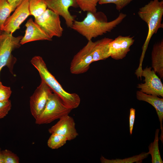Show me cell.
Here are the masks:
<instances>
[{
  "label": "cell",
  "mask_w": 163,
  "mask_h": 163,
  "mask_svg": "<svg viewBox=\"0 0 163 163\" xmlns=\"http://www.w3.org/2000/svg\"><path fill=\"white\" fill-rule=\"evenodd\" d=\"M96 13L88 12L86 16L82 21L74 20L71 28L85 37L88 41L111 31L120 24L126 16L120 13L114 20L108 22L100 19Z\"/></svg>",
  "instance_id": "6da1fadb"
},
{
  "label": "cell",
  "mask_w": 163,
  "mask_h": 163,
  "mask_svg": "<svg viewBox=\"0 0 163 163\" xmlns=\"http://www.w3.org/2000/svg\"><path fill=\"white\" fill-rule=\"evenodd\" d=\"M138 14L145 21L148 27V31L145 40L142 46V52L139 66L137 70L141 71L142 65L145 53L152 37L158 30L163 27L161 21L163 15V1L152 0L139 8Z\"/></svg>",
  "instance_id": "7a4b0ae2"
},
{
  "label": "cell",
  "mask_w": 163,
  "mask_h": 163,
  "mask_svg": "<svg viewBox=\"0 0 163 163\" xmlns=\"http://www.w3.org/2000/svg\"><path fill=\"white\" fill-rule=\"evenodd\" d=\"M32 65L38 71L41 79L53 93L57 95L65 105L72 109L78 107L81 99L77 94L70 93L65 91L55 77L48 70L42 57L35 56L30 60Z\"/></svg>",
  "instance_id": "3957f363"
},
{
  "label": "cell",
  "mask_w": 163,
  "mask_h": 163,
  "mask_svg": "<svg viewBox=\"0 0 163 163\" xmlns=\"http://www.w3.org/2000/svg\"><path fill=\"white\" fill-rule=\"evenodd\" d=\"M72 110L65 105L57 95L52 92L43 110L35 119V123L38 125L50 123L55 120L69 115Z\"/></svg>",
  "instance_id": "277c9868"
},
{
  "label": "cell",
  "mask_w": 163,
  "mask_h": 163,
  "mask_svg": "<svg viewBox=\"0 0 163 163\" xmlns=\"http://www.w3.org/2000/svg\"><path fill=\"white\" fill-rule=\"evenodd\" d=\"M22 37V36L14 37L5 31L0 35V74L2 68L6 66L13 74V66L17 59L12 52L21 46L20 42Z\"/></svg>",
  "instance_id": "5b68a950"
},
{
  "label": "cell",
  "mask_w": 163,
  "mask_h": 163,
  "mask_svg": "<svg viewBox=\"0 0 163 163\" xmlns=\"http://www.w3.org/2000/svg\"><path fill=\"white\" fill-rule=\"evenodd\" d=\"M34 21L51 39L54 37L62 36L63 30L59 16L51 10L47 9L41 15L35 18Z\"/></svg>",
  "instance_id": "8992f818"
},
{
  "label": "cell",
  "mask_w": 163,
  "mask_h": 163,
  "mask_svg": "<svg viewBox=\"0 0 163 163\" xmlns=\"http://www.w3.org/2000/svg\"><path fill=\"white\" fill-rule=\"evenodd\" d=\"M95 42L88 41L87 44L72 59L71 62L70 72L74 74H79L87 72L92 63Z\"/></svg>",
  "instance_id": "52a82bcc"
},
{
  "label": "cell",
  "mask_w": 163,
  "mask_h": 163,
  "mask_svg": "<svg viewBox=\"0 0 163 163\" xmlns=\"http://www.w3.org/2000/svg\"><path fill=\"white\" fill-rule=\"evenodd\" d=\"M152 67H146L142 70L141 76L144 77L145 83L139 84L137 88L145 94L163 97V85L160 78Z\"/></svg>",
  "instance_id": "ba28073f"
},
{
  "label": "cell",
  "mask_w": 163,
  "mask_h": 163,
  "mask_svg": "<svg viewBox=\"0 0 163 163\" xmlns=\"http://www.w3.org/2000/svg\"><path fill=\"white\" fill-rule=\"evenodd\" d=\"M53 92L43 81L30 97V107L32 115L36 119L43 110L48 98Z\"/></svg>",
  "instance_id": "9c48e42d"
},
{
  "label": "cell",
  "mask_w": 163,
  "mask_h": 163,
  "mask_svg": "<svg viewBox=\"0 0 163 163\" xmlns=\"http://www.w3.org/2000/svg\"><path fill=\"white\" fill-rule=\"evenodd\" d=\"M29 0H23L15 10L13 13L5 20L2 31L12 34L20 28V26L30 15L29 8Z\"/></svg>",
  "instance_id": "30bf717a"
},
{
  "label": "cell",
  "mask_w": 163,
  "mask_h": 163,
  "mask_svg": "<svg viewBox=\"0 0 163 163\" xmlns=\"http://www.w3.org/2000/svg\"><path fill=\"white\" fill-rule=\"evenodd\" d=\"M48 8L62 17L69 27H71L74 21V17L69 12L70 7L78 6L76 0H45Z\"/></svg>",
  "instance_id": "8fae6325"
},
{
  "label": "cell",
  "mask_w": 163,
  "mask_h": 163,
  "mask_svg": "<svg viewBox=\"0 0 163 163\" xmlns=\"http://www.w3.org/2000/svg\"><path fill=\"white\" fill-rule=\"evenodd\" d=\"M55 125L48 129L50 133H56L63 135L68 141L75 139L78 134L75 128V124L73 117L69 115L62 117Z\"/></svg>",
  "instance_id": "7c38bea8"
},
{
  "label": "cell",
  "mask_w": 163,
  "mask_h": 163,
  "mask_svg": "<svg viewBox=\"0 0 163 163\" xmlns=\"http://www.w3.org/2000/svg\"><path fill=\"white\" fill-rule=\"evenodd\" d=\"M134 41L133 37L118 36L110 43V57L117 60L124 58L130 51V47Z\"/></svg>",
  "instance_id": "4fadbf2b"
},
{
  "label": "cell",
  "mask_w": 163,
  "mask_h": 163,
  "mask_svg": "<svg viewBox=\"0 0 163 163\" xmlns=\"http://www.w3.org/2000/svg\"><path fill=\"white\" fill-rule=\"evenodd\" d=\"M25 26L26 28L24 35L20 40L21 45L35 41L52 40L31 18L27 21Z\"/></svg>",
  "instance_id": "5bb4252c"
},
{
  "label": "cell",
  "mask_w": 163,
  "mask_h": 163,
  "mask_svg": "<svg viewBox=\"0 0 163 163\" xmlns=\"http://www.w3.org/2000/svg\"><path fill=\"white\" fill-rule=\"evenodd\" d=\"M137 100L146 102L154 107L155 110L160 122L161 133L159 137L162 144L163 142V98L158 97L145 94L140 91L136 93Z\"/></svg>",
  "instance_id": "9a60e30c"
},
{
  "label": "cell",
  "mask_w": 163,
  "mask_h": 163,
  "mask_svg": "<svg viewBox=\"0 0 163 163\" xmlns=\"http://www.w3.org/2000/svg\"><path fill=\"white\" fill-rule=\"evenodd\" d=\"M152 66L153 70L160 78H163V41L155 43L151 53Z\"/></svg>",
  "instance_id": "2e32d148"
},
{
  "label": "cell",
  "mask_w": 163,
  "mask_h": 163,
  "mask_svg": "<svg viewBox=\"0 0 163 163\" xmlns=\"http://www.w3.org/2000/svg\"><path fill=\"white\" fill-rule=\"evenodd\" d=\"M113 39L105 37L95 42L92 62L105 60L110 57L109 44Z\"/></svg>",
  "instance_id": "e0dca14e"
},
{
  "label": "cell",
  "mask_w": 163,
  "mask_h": 163,
  "mask_svg": "<svg viewBox=\"0 0 163 163\" xmlns=\"http://www.w3.org/2000/svg\"><path fill=\"white\" fill-rule=\"evenodd\" d=\"M159 129H157L155 131L154 141L149 145L148 152L151 156L152 163H163L159 149L158 141Z\"/></svg>",
  "instance_id": "ac0fdd59"
},
{
  "label": "cell",
  "mask_w": 163,
  "mask_h": 163,
  "mask_svg": "<svg viewBox=\"0 0 163 163\" xmlns=\"http://www.w3.org/2000/svg\"><path fill=\"white\" fill-rule=\"evenodd\" d=\"M149 154L148 152H142L140 154L124 159H109L101 156L100 161L101 163H141L147 158Z\"/></svg>",
  "instance_id": "d6986e66"
},
{
  "label": "cell",
  "mask_w": 163,
  "mask_h": 163,
  "mask_svg": "<svg viewBox=\"0 0 163 163\" xmlns=\"http://www.w3.org/2000/svg\"><path fill=\"white\" fill-rule=\"evenodd\" d=\"M45 0H29V8L30 15L36 18L41 15L47 9Z\"/></svg>",
  "instance_id": "ffe728a7"
},
{
  "label": "cell",
  "mask_w": 163,
  "mask_h": 163,
  "mask_svg": "<svg viewBox=\"0 0 163 163\" xmlns=\"http://www.w3.org/2000/svg\"><path fill=\"white\" fill-rule=\"evenodd\" d=\"M51 134L47 141V145L52 149H57L62 147L68 141L66 137L63 135L56 133Z\"/></svg>",
  "instance_id": "44dd1931"
},
{
  "label": "cell",
  "mask_w": 163,
  "mask_h": 163,
  "mask_svg": "<svg viewBox=\"0 0 163 163\" xmlns=\"http://www.w3.org/2000/svg\"><path fill=\"white\" fill-rule=\"evenodd\" d=\"M12 11L7 0H0V30L2 31L5 20Z\"/></svg>",
  "instance_id": "7402d4cb"
},
{
  "label": "cell",
  "mask_w": 163,
  "mask_h": 163,
  "mask_svg": "<svg viewBox=\"0 0 163 163\" xmlns=\"http://www.w3.org/2000/svg\"><path fill=\"white\" fill-rule=\"evenodd\" d=\"M99 0H76L78 5L84 11L97 13L96 6Z\"/></svg>",
  "instance_id": "603a6c76"
},
{
  "label": "cell",
  "mask_w": 163,
  "mask_h": 163,
  "mask_svg": "<svg viewBox=\"0 0 163 163\" xmlns=\"http://www.w3.org/2000/svg\"><path fill=\"white\" fill-rule=\"evenodd\" d=\"M133 0H99L98 3L102 5L107 3L114 4L116 9L118 11L122 9Z\"/></svg>",
  "instance_id": "cb8c5ba5"
},
{
  "label": "cell",
  "mask_w": 163,
  "mask_h": 163,
  "mask_svg": "<svg viewBox=\"0 0 163 163\" xmlns=\"http://www.w3.org/2000/svg\"><path fill=\"white\" fill-rule=\"evenodd\" d=\"M3 163H19L18 157L11 151L7 149L2 150Z\"/></svg>",
  "instance_id": "d4e9b609"
},
{
  "label": "cell",
  "mask_w": 163,
  "mask_h": 163,
  "mask_svg": "<svg viewBox=\"0 0 163 163\" xmlns=\"http://www.w3.org/2000/svg\"><path fill=\"white\" fill-rule=\"evenodd\" d=\"M11 93L10 87L4 86L0 81V102L9 100Z\"/></svg>",
  "instance_id": "484cf974"
},
{
  "label": "cell",
  "mask_w": 163,
  "mask_h": 163,
  "mask_svg": "<svg viewBox=\"0 0 163 163\" xmlns=\"http://www.w3.org/2000/svg\"><path fill=\"white\" fill-rule=\"evenodd\" d=\"M11 107L10 100L0 102V119L4 118L8 114Z\"/></svg>",
  "instance_id": "4316f807"
},
{
  "label": "cell",
  "mask_w": 163,
  "mask_h": 163,
  "mask_svg": "<svg viewBox=\"0 0 163 163\" xmlns=\"http://www.w3.org/2000/svg\"><path fill=\"white\" fill-rule=\"evenodd\" d=\"M136 110L131 108L130 109L129 115V129L130 135L132 134L135 118Z\"/></svg>",
  "instance_id": "83f0119b"
},
{
  "label": "cell",
  "mask_w": 163,
  "mask_h": 163,
  "mask_svg": "<svg viewBox=\"0 0 163 163\" xmlns=\"http://www.w3.org/2000/svg\"><path fill=\"white\" fill-rule=\"evenodd\" d=\"M7 1L11 7L13 11L21 4L23 0H7Z\"/></svg>",
  "instance_id": "f1b7e54d"
},
{
  "label": "cell",
  "mask_w": 163,
  "mask_h": 163,
  "mask_svg": "<svg viewBox=\"0 0 163 163\" xmlns=\"http://www.w3.org/2000/svg\"><path fill=\"white\" fill-rule=\"evenodd\" d=\"M3 158L2 150L0 148V163H3Z\"/></svg>",
  "instance_id": "f546056e"
},
{
  "label": "cell",
  "mask_w": 163,
  "mask_h": 163,
  "mask_svg": "<svg viewBox=\"0 0 163 163\" xmlns=\"http://www.w3.org/2000/svg\"><path fill=\"white\" fill-rule=\"evenodd\" d=\"M3 31H2L0 30V35L2 34Z\"/></svg>",
  "instance_id": "4dcf8cb0"
}]
</instances>
